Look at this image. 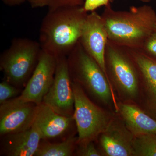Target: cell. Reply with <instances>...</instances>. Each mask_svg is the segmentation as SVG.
<instances>
[{"mask_svg": "<svg viewBox=\"0 0 156 156\" xmlns=\"http://www.w3.org/2000/svg\"><path fill=\"white\" fill-rule=\"evenodd\" d=\"M88 12L83 6H65L48 13L42 21L39 43L56 57L67 56L80 38Z\"/></svg>", "mask_w": 156, "mask_h": 156, "instance_id": "cell-1", "label": "cell"}, {"mask_svg": "<svg viewBox=\"0 0 156 156\" xmlns=\"http://www.w3.org/2000/svg\"><path fill=\"white\" fill-rule=\"evenodd\" d=\"M101 16L109 41L130 49H142L156 22V11L147 5L116 11L110 3Z\"/></svg>", "mask_w": 156, "mask_h": 156, "instance_id": "cell-2", "label": "cell"}, {"mask_svg": "<svg viewBox=\"0 0 156 156\" xmlns=\"http://www.w3.org/2000/svg\"><path fill=\"white\" fill-rule=\"evenodd\" d=\"M71 79L98 102L116 108L109 80L97 62L84 50L80 41L67 56Z\"/></svg>", "mask_w": 156, "mask_h": 156, "instance_id": "cell-3", "label": "cell"}, {"mask_svg": "<svg viewBox=\"0 0 156 156\" xmlns=\"http://www.w3.org/2000/svg\"><path fill=\"white\" fill-rule=\"evenodd\" d=\"M107 74L112 88L123 102L137 103L140 75L128 48L108 41L105 52Z\"/></svg>", "mask_w": 156, "mask_h": 156, "instance_id": "cell-4", "label": "cell"}, {"mask_svg": "<svg viewBox=\"0 0 156 156\" xmlns=\"http://www.w3.org/2000/svg\"><path fill=\"white\" fill-rule=\"evenodd\" d=\"M41 51L39 42L24 38L13 39L0 56L4 80L17 88L25 87L36 67Z\"/></svg>", "mask_w": 156, "mask_h": 156, "instance_id": "cell-5", "label": "cell"}, {"mask_svg": "<svg viewBox=\"0 0 156 156\" xmlns=\"http://www.w3.org/2000/svg\"><path fill=\"white\" fill-rule=\"evenodd\" d=\"M72 87L77 144L94 141L105 130L114 116L94 103L79 84L72 81Z\"/></svg>", "mask_w": 156, "mask_h": 156, "instance_id": "cell-6", "label": "cell"}, {"mask_svg": "<svg viewBox=\"0 0 156 156\" xmlns=\"http://www.w3.org/2000/svg\"><path fill=\"white\" fill-rule=\"evenodd\" d=\"M42 103L59 114L66 116H73L74 95L67 56L57 58L54 80L43 98Z\"/></svg>", "mask_w": 156, "mask_h": 156, "instance_id": "cell-7", "label": "cell"}, {"mask_svg": "<svg viewBox=\"0 0 156 156\" xmlns=\"http://www.w3.org/2000/svg\"><path fill=\"white\" fill-rule=\"evenodd\" d=\"M56 63L57 58L42 50L36 67L24 89L19 96L13 99L22 103L41 104L53 83Z\"/></svg>", "mask_w": 156, "mask_h": 156, "instance_id": "cell-8", "label": "cell"}, {"mask_svg": "<svg viewBox=\"0 0 156 156\" xmlns=\"http://www.w3.org/2000/svg\"><path fill=\"white\" fill-rule=\"evenodd\" d=\"M128 49L137 65L140 75L138 105L156 120V57L141 49Z\"/></svg>", "mask_w": 156, "mask_h": 156, "instance_id": "cell-9", "label": "cell"}, {"mask_svg": "<svg viewBox=\"0 0 156 156\" xmlns=\"http://www.w3.org/2000/svg\"><path fill=\"white\" fill-rule=\"evenodd\" d=\"M108 40V35L102 16L95 11L91 12L87 15L84 23L79 41L86 52L97 62L107 77L105 52Z\"/></svg>", "mask_w": 156, "mask_h": 156, "instance_id": "cell-10", "label": "cell"}, {"mask_svg": "<svg viewBox=\"0 0 156 156\" xmlns=\"http://www.w3.org/2000/svg\"><path fill=\"white\" fill-rule=\"evenodd\" d=\"M39 105L32 102H17L11 99L0 106V134L25 131L33 125Z\"/></svg>", "mask_w": 156, "mask_h": 156, "instance_id": "cell-11", "label": "cell"}, {"mask_svg": "<svg viewBox=\"0 0 156 156\" xmlns=\"http://www.w3.org/2000/svg\"><path fill=\"white\" fill-rule=\"evenodd\" d=\"M134 136L120 118L114 116L98 139L102 156H131Z\"/></svg>", "mask_w": 156, "mask_h": 156, "instance_id": "cell-12", "label": "cell"}, {"mask_svg": "<svg viewBox=\"0 0 156 156\" xmlns=\"http://www.w3.org/2000/svg\"><path fill=\"white\" fill-rule=\"evenodd\" d=\"M75 122L73 116H66L41 103L34 123L41 135L42 140L55 139L69 132Z\"/></svg>", "mask_w": 156, "mask_h": 156, "instance_id": "cell-13", "label": "cell"}, {"mask_svg": "<svg viewBox=\"0 0 156 156\" xmlns=\"http://www.w3.org/2000/svg\"><path fill=\"white\" fill-rule=\"evenodd\" d=\"M2 137L1 154L7 156H34L42 140L34 124L25 131Z\"/></svg>", "mask_w": 156, "mask_h": 156, "instance_id": "cell-14", "label": "cell"}, {"mask_svg": "<svg viewBox=\"0 0 156 156\" xmlns=\"http://www.w3.org/2000/svg\"><path fill=\"white\" fill-rule=\"evenodd\" d=\"M129 131L134 136L156 134V120L149 115L137 105L117 102V111Z\"/></svg>", "mask_w": 156, "mask_h": 156, "instance_id": "cell-15", "label": "cell"}, {"mask_svg": "<svg viewBox=\"0 0 156 156\" xmlns=\"http://www.w3.org/2000/svg\"><path fill=\"white\" fill-rule=\"evenodd\" d=\"M78 137L71 135L61 142L51 143L42 140L34 156H71L74 154Z\"/></svg>", "mask_w": 156, "mask_h": 156, "instance_id": "cell-16", "label": "cell"}, {"mask_svg": "<svg viewBox=\"0 0 156 156\" xmlns=\"http://www.w3.org/2000/svg\"><path fill=\"white\" fill-rule=\"evenodd\" d=\"M132 156H156V134L134 136Z\"/></svg>", "mask_w": 156, "mask_h": 156, "instance_id": "cell-17", "label": "cell"}, {"mask_svg": "<svg viewBox=\"0 0 156 156\" xmlns=\"http://www.w3.org/2000/svg\"><path fill=\"white\" fill-rule=\"evenodd\" d=\"M21 93L19 88L6 81H2L0 83V104L18 97Z\"/></svg>", "mask_w": 156, "mask_h": 156, "instance_id": "cell-18", "label": "cell"}, {"mask_svg": "<svg viewBox=\"0 0 156 156\" xmlns=\"http://www.w3.org/2000/svg\"><path fill=\"white\" fill-rule=\"evenodd\" d=\"M75 154L79 156H101V153L95 147L93 141L77 144Z\"/></svg>", "mask_w": 156, "mask_h": 156, "instance_id": "cell-19", "label": "cell"}, {"mask_svg": "<svg viewBox=\"0 0 156 156\" xmlns=\"http://www.w3.org/2000/svg\"><path fill=\"white\" fill-rule=\"evenodd\" d=\"M85 0H50L48 11H52L65 6H83Z\"/></svg>", "mask_w": 156, "mask_h": 156, "instance_id": "cell-20", "label": "cell"}, {"mask_svg": "<svg viewBox=\"0 0 156 156\" xmlns=\"http://www.w3.org/2000/svg\"><path fill=\"white\" fill-rule=\"evenodd\" d=\"M141 50L149 55L156 57V22L151 33Z\"/></svg>", "mask_w": 156, "mask_h": 156, "instance_id": "cell-21", "label": "cell"}, {"mask_svg": "<svg viewBox=\"0 0 156 156\" xmlns=\"http://www.w3.org/2000/svg\"><path fill=\"white\" fill-rule=\"evenodd\" d=\"M111 0H85L83 7L87 12H92L101 6L109 4Z\"/></svg>", "mask_w": 156, "mask_h": 156, "instance_id": "cell-22", "label": "cell"}, {"mask_svg": "<svg viewBox=\"0 0 156 156\" xmlns=\"http://www.w3.org/2000/svg\"><path fill=\"white\" fill-rule=\"evenodd\" d=\"M33 9L48 7L50 0H27Z\"/></svg>", "mask_w": 156, "mask_h": 156, "instance_id": "cell-23", "label": "cell"}, {"mask_svg": "<svg viewBox=\"0 0 156 156\" xmlns=\"http://www.w3.org/2000/svg\"><path fill=\"white\" fill-rule=\"evenodd\" d=\"M3 2L9 6H15L20 5L21 4L25 2L26 0H2Z\"/></svg>", "mask_w": 156, "mask_h": 156, "instance_id": "cell-24", "label": "cell"}, {"mask_svg": "<svg viewBox=\"0 0 156 156\" xmlns=\"http://www.w3.org/2000/svg\"><path fill=\"white\" fill-rule=\"evenodd\" d=\"M115 0H111V2H113ZM140 2L144 3H148L151 1V0H139Z\"/></svg>", "mask_w": 156, "mask_h": 156, "instance_id": "cell-25", "label": "cell"}]
</instances>
